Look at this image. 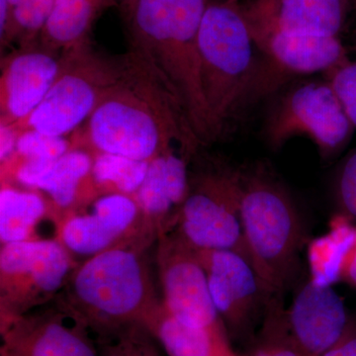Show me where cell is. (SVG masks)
Segmentation results:
<instances>
[{"mask_svg":"<svg viewBox=\"0 0 356 356\" xmlns=\"http://www.w3.org/2000/svg\"><path fill=\"white\" fill-rule=\"evenodd\" d=\"M92 175L100 195L125 194L133 196L146 177L149 161H135L115 154L96 153Z\"/></svg>","mask_w":356,"mask_h":356,"instance_id":"24","label":"cell"},{"mask_svg":"<svg viewBox=\"0 0 356 356\" xmlns=\"http://www.w3.org/2000/svg\"><path fill=\"white\" fill-rule=\"evenodd\" d=\"M191 153L177 147L159 154L149 163L146 177L134 194L145 226L156 236L175 227L191 184Z\"/></svg>","mask_w":356,"mask_h":356,"instance_id":"17","label":"cell"},{"mask_svg":"<svg viewBox=\"0 0 356 356\" xmlns=\"http://www.w3.org/2000/svg\"><path fill=\"white\" fill-rule=\"evenodd\" d=\"M156 242L163 308L181 324L228 332L213 303L195 248L173 229L161 233Z\"/></svg>","mask_w":356,"mask_h":356,"instance_id":"11","label":"cell"},{"mask_svg":"<svg viewBox=\"0 0 356 356\" xmlns=\"http://www.w3.org/2000/svg\"><path fill=\"white\" fill-rule=\"evenodd\" d=\"M55 213L42 192L1 182L0 189V241L6 243L43 240L37 236L40 222Z\"/></svg>","mask_w":356,"mask_h":356,"instance_id":"22","label":"cell"},{"mask_svg":"<svg viewBox=\"0 0 356 356\" xmlns=\"http://www.w3.org/2000/svg\"><path fill=\"white\" fill-rule=\"evenodd\" d=\"M257 332L266 339L270 356H301L288 327L282 296L273 295L269 299Z\"/></svg>","mask_w":356,"mask_h":356,"instance_id":"26","label":"cell"},{"mask_svg":"<svg viewBox=\"0 0 356 356\" xmlns=\"http://www.w3.org/2000/svg\"><path fill=\"white\" fill-rule=\"evenodd\" d=\"M198 43L201 83L214 140L257 98L262 56L248 21L229 3L208 4Z\"/></svg>","mask_w":356,"mask_h":356,"instance_id":"5","label":"cell"},{"mask_svg":"<svg viewBox=\"0 0 356 356\" xmlns=\"http://www.w3.org/2000/svg\"><path fill=\"white\" fill-rule=\"evenodd\" d=\"M76 267L58 238L1 245L0 324L57 299Z\"/></svg>","mask_w":356,"mask_h":356,"instance_id":"8","label":"cell"},{"mask_svg":"<svg viewBox=\"0 0 356 356\" xmlns=\"http://www.w3.org/2000/svg\"><path fill=\"white\" fill-rule=\"evenodd\" d=\"M115 2H118L119 4L122 7H123L124 10L126 11V13H129L131 11V9L133 8V6H135L136 1L137 0H114Z\"/></svg>","mask_w":356,"mask_h":356,"instance_id":"35","label":"cell"},{"mask_svg":"<svg viewBox=\"0 0 356 356\" xmlns=\"http://www.w3.org/2000/svg\"><path fill=\"white\" fill-rule=\"evenodd\" d=\"M158 240L142 232L76 266L58 298L88 325L96 339L145 325L161 305L144 257Z\"/></svg>","mask_w":356,"mask_h":356,"instance_id":"3","label":"cell"},{"mask_svg":"<svg viewBox=\"0 0 356 356\" xmlns=\"http://www.w3.org/2000/svg\"><path fill=\"white\" fill-rule=\"evenodd\" d=\"M262 56L257 98L273 92L287 79L327 74L348 58L337 37L310 36L283 32L252 33Z\"/></svg>","mask_w":356,"mask_h":356,"instance_id":"13","label":"cell"},{"mask_svg":"<svg viewBox=\"0 0 356 356\" xmlns=\"http://www.w3.org/2000/svg\"><path fill=\"white\" fill-rule=\"evenodd\" d=\"M207 6V0H137L127 14L131 51L179 105L200 144L212 140L198 43Z\"/></svg>","mask_w":356,"mask_h":356,"instance_id":"2","label":"cell"},{"mask_svg":"<svg viewBox=\"0 0 356 356\" xmlns=\"http://www.w3.org/2000/svg\"><path fill=\"white\" fill-rule=\"evenodd\" d=\"M0 356H102L88 325L60 298L0 324Z\"/></svg>","mask_w":356,"mask_h":356,"instance_id":"12","label":"cell"},{"mask_svg":"<svg viewBox=\"0 0 356 356\" xmlns=\"http://www.w3.org/2000/svg\"><path fill=\"white\" fill-rule=\"evenodd\" d=\"M343 21V0H277L268 4L264 24L250 30L337 37Z\"/></svg>","mask_w":356,"mask_h":356,"instance_id":"19","label":"cell"},{"mask_svg":"<svg viewBox=\"0 0 356 356\" xmlns=\"http://www.w3.org/2000/svg\"><path fill=\"white\" fill-rule=\"evenodd\" d=\"M245 356H270L268 344L259 332H257L254 341L250 344V350L245 353Z\"/></svg>","mask_w":356,"mask_h":356,"instance_id":"34","label":"cell"},{"mask_svg":"<svg viewBox=\"0 0 356 356\" xmlns=\"http://www.w3.org/2000/svg\"><path fill=\"white\" fill-rule=\"evenodd\" d=\"M55 0H22L14 7L13 43L19 47L39 43Z\"/></svg>","mask_w":356,"mask_h":356,"instance_id":"27","label":"cell"},{"mask_svg":"<svg viewBox=\"0 0 356 356\" xmlns=\"http://www.w3.org/2000/svg\"><path fill=\"white\" fill-rule=\"evenodd\" d=\"M350 315L332 285L310 280L295 292L286 309L288 327L301 356H323L348 330Z\"/></svg>","mask_w":356,"mask_h":356,"instance_id":"16","label":"cell"},{"mask_svg":"<svg viewBox=\"0 0 356 356\" xmlns=\"http://www.w3.org/2000/svg\"><path fill=\"white\" fill-rule=\"evenodd\" d=\"M325 76L356 130V58H346Z\"/></svg>","mask_w":356,"mask_h":356,"instance_id":"30","label":"cell"},{"mask_svg":"<svg viewBox=\"0 0 356 356\" xmlns=\"http://www.w3.org/2000/svg\"><path fill=\"white\" fill-rule=\"evenodd\" d=\"M114 0H55L40 44L67 53L90 43V33L98 15Z\"/></svg>","mask_w":356,"mask_h":356,"instance_id":"21","label":"cell"},{"mask_svg":"<svg viewBox=\"0 0 356 356\" xmlns=\"http://www.w3.org/2000/svg\"><path fill=\"white\" fill-rule=\"evenodd\" d=\"M96 339L102 356H161L156 339L142 324L128 325Z\"/></svg>","mask_w":356,"mask_h":356,"instance_id":"25","label":"cell"},{"mask_svg":"<svg viewBox=\"0 0 356 356\" xmlns=\"http://www.w3.org/2000/svg\"><path fill=\"white\" fill-rule=\"evenodd\" d=\"M240 210L248 259L267 291L283 296L295 284L306 232L280 180L259 165L241 170Z\"/></svg>","mask_w":356,"mask_h":356,"instance_id":"4","label":"cell"},{"mask_svg":"<svg viewBox=\"0 0 356 356\" xmlns=\"http://www.w3.org/2000/svg\"><path fill=\"white\" fill-rule=\"evenodd\" d=\"M93 156L84 149H70L50 161L34 191L46 194L60 227L65 216L83 209L99 197L92 175Z\"/></svg>","mask_w":356,"mask_h":356,"instance_id":"18","label":"cell"},{"mask_svg":"<svg viewBox=\"0 0 356 356\" xmlns=\"http://www.w3.org/2000/svg\"><path fill=\"white\" fill-rule=\"evenodd\" d=\"M69 151V137H54L35 131H24L20 133L13 156L25 159L51 161L60 158Z\"/></svg>","mask_w":356,"mask_h":356,"instance_id":"28","label":"cell"},{"mask_svg":"<svg viewBox=\"0 0 356 356\" xmlns=\"http://www.w3.org/2000/svg\"><path fill=\"white\" fill-rule=\"evenodd\" d=\"M90 205L89 210L65 216L58 227L57 238L72 254L90 257L142 232H151L133 196L105 194Z\"/></svg>","mask_w":356,"mask_h":356,"instance_id":"14","label":"cell"},{"mask_svg":"<svg viewBox=\"0 0 356 356\" xmlns=\"http://www.w3.org/2000/svg\"><path fill=\"white\" fill-rule=\"evenodd\" d=\"M144 325L168 356H245L234 348L228 332L181 324L163 303Z\"/></svg>","mask_w":356,"mask_h":356,"instance_id":"20","label":"cell"},{"mask_svg":"<svg viewBox=\"0 0 356 356\" xmlns=\"http://www.w3.org/2000/svg\"><path fill=\"white\" fill-rule=\"evenodd\" d=\"M337 214L356 224V149L339 165L334 181Z\"/></svg>","mask_w":356,"mask_h":356,"instance_id":"29","label":"cell"},{"mask_svg":"<svg viewBox=\"0 0 356 356\" xmlns=\"http://www.w3.org/2000/svg\"><path fill=\"white\" fill-rule=\"evenodd\" d=\"M19 135V132L13 126L0 125V163H3L13 156Z\"/></svg>","mask_w":356,"mask_h":356,"instance_id":"32","label":"cell"},{"mask_svg":"<svg viewBox=\"0 0 356 356\" xmlns=\"http://www.w3.org/2000/svg\"><path fill=\"white\" fill-rule=\"evenodd\" d=\"M353 124L325 81H305L286 91L269 112L264 125L267 144L282 147L295 137L307 138L321 158L331 159L348 146Z\"/></svg>","mask_w":356,"mask_h":356,"instance_id":"9","label":"cell"},{"mask_svg":"<svg viewBox=\"0 0 356 356\" xmlns=\"http://www.w3.org/2000/svg\"><path fill=\"white\" fill-rule=\"evenodd\" d=\"M63 54L37 43L1 58L0 125H17L43 102L57 79Z\"/></svg>","mask_w":356,"mask_h":356,"instance_id":"15","label":"cell"},{"mask_svg":"<svg viewBox=\"0 0 356 356\" xmlns=\"http://www.w3.org/2000/svg\"><path fill=\"white\" fill-rule=\"evenodd\" d=\"M323 356H356V317L353 316L348 330L331 350Z\"/></svg>","mask_w":356,"mask_h":356,"instance_id":"31","label":"cell"},{"mask_svg":"<svg viewBox=\"0 0 356 356\" xmlns=\"http://www.w3.org/2000/svg\"><path fill=\"white\" fill-rule=\"evenodd\" d=\"M355 243L356 224L337 214L332 220L331 233L311 243L312 280L332 286L341 281Z\"/></svg>","mask_w":356,"mask_h":356,"instance_id":"23","label":"cell"},{"mask_svg":"<svg viewBox=\"0 0 356 356\" xmlns=\"http://www.w3.org/2000/svg\"><path fill=\"white\" fill-rule=\"evenodd\" d=\"M341 281L356 288V243L344 266Z\"/></svg>","mask_w":356,"mask_h":356,"instance_id":"33","label":"cell"},{"mask_svg":"<svg viewBox=\"0 0 356 356\" xmlns=\"http://www.w3.org/2000/svg\"><path fill=\"white\" fill-rule=\"evenodd\" d=\"M9 1H10V3L13 4V7H15L16 6H18V4H19L22 0H9Z\"/></svg>","mask_w":356,"mask_h":356,"instance_id":"36","label":"cell"},{"mask_svg":"<svg viewBox=\"0 0 356 356\" xmlns=\"http://www.w3.org/2000/svg\"><path fill=\"white\" fill-rule=\"evenodd\" d=\"M120 83L83 125L70 134V149L151 161L175 144L193 154L200 144L186 117L130 51Z\"/></svg>","mask_w":356,"mask_h":356,"instance_id":"1","label":"cell"},{"mask_svg":"<svg viewBox=\"0 0 356 356\" xmlns=\"http://www.w3.org/2000/svg\"><path fill=\"white\" fill-rule=\"evenodd\" d=\"M130 55L110 58L93 50L91 43L63 53L57 79L41 104L26 120L13 125L18 132L35 131L69 137L81 127L127 74Z\"/></svg>","mask_w":356,"mask_h":356,"instance_id":"6","label":"cell"},{"mask_svg":"<svg viewBox=\"0 0 356 356\" xmlns=\"http://www.w3.org/2000/svg\"><path fill=\"white\" fill-rule=\"evenodd\" d=\"M195 252L207 276L213 303L232 341L250 346L273 295L243 254L228 250L195 248Z\"/></svg>","mask_w":356,"mask_h":356,"instance_id":"10","label":"cell"},{"mask_svg":"<svg viewBox=\"0 0 356 356\" xmlns=\"http://www.w3.org/2000/svg\"><path fill=\"white\" fill-rule=\"evenodd\" d=\"M241 170L208 168L191 175L175 227L196 250H234L247 257L240 210Z\"/></svg>","mask_w":356,"mask_h":356,"instance_id":"7","label":"cell"}]
</instances>
